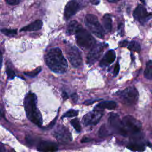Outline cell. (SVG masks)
I'll use <instances>...</instances> for the list:
<instances>
[{"label": "cell", "mask_w": 152, "mask_h": 152, "mask_svg": "<svg viewBox=\"0 0 152 152\" xmlns=\"http://www.w3.org/2000/svg\"><path fill=\"white\" fill-rule=\"evenodd\" d=\"M45 61L48 66L54 72L62 74L67 69V62L59 48L50 49L45 55Z\"/></svg>", "instance_id": "1"}, {"label": "cell", "mask_w": 152, "mask_h": 152, "mask_svg": "<svg viewBox=\"0 0 152 152\" xmlns=\"http://www.w3.org/2000/svg\"><path fill=\"white\" fill-rule=\"evenodd\" d=\"M37 98L33 93H28L24 99V108L28 119L34 124L41 126L42 119L41 114L36 106Z\"/></svg>", "instance_id": "2"}, {"label": "cell", "mask_w": 152, "mask_h": 152, "mask_svg": "<svg viewBox=\"0 0 152 152\" xmlns=\"http://www.w3.org/2000/svg\"><path fill=\"white\" fill-rule=\"evenodd\" d=\"M76 41L77 44L82 48L90 49L96 43L93 37L85 28L79 24L75 33Z\"/></svg>", "instance_id": "3"}, {"label": "cell", "mask_w": 152, "mask_h": 152, "mask_svg": "<svg viewBox=\"0 0 152 152\" xmlns=\"http://www.w3.org/2000/svg\"><path fill=\"white\" fill-rule=\"evenodd\" d=\"M84 22L88 29L97 37L103 39L104 36V31L101 24L98 21L97 17L93 14H87Z\"/></svg>", "instance_id": "4"}, {"label": "cell", "mask_w": 152, "mask_h": 152, "mask_svg": "<svg viewBox=\"0 0 152 152\" xmlns=\"http://www.w3.org/2000/svg\"><path fill=\"white\" fill-rule=\"evenodd\" d=\"M118 95L121 100L128 105L135 104L138 98V93L134 87H128L119 92Z\"/></svg>", "instance_id": "5"}, {"label": "cell", "mask_w": 152, "mask_h": 152, "mask_svg": "<svg viewBox=\"0 0 152 152\" xmlns=\"http://www.w3.org/2000/svg\"><path fill=\"white\" fill-rule=\"evenodd\" d=\"M122 122L127 134L128 132L136 134L139 132L141 129V124L140 121L131 116H125Z\"/></svg>", "instance_id": "6"}, {"label": "cell", "mask_w": 152, "mask_h": 152, "mask_svg": "<svg viewBox=\"0 0 152 152\" xmlns=\"http://www.w3.org/2000/svg\"><path fill=\"white\" fill-rule=\"evenodd\" d=\"M66 55L71 65L75 68L80 66L82 64V58L78 49L73 46H70L66 49Z\"/></svg>", "instance_id": "7"}, {"label": "cell", "mask_w": 152, "mask_h": 152, "mask_svg": "<svg viewBox=\"0 0 152 152\" xmlns=\"http://www.w3.org/2000/svg\"><path fill=\"white\" fill-rule=\"evenodd\" d=\"M104 46L102 43L94 45L92 48L87 57V63L89 65L94 64L103 53Z\"/></svg>", "instance_id": "8"}, {"label": "cell", "mask_w": 152, "mask_h": 152, "mask_svg": "<svg viewBox=\"0 0 152 152\" xmlns=\"http://www.w3.org/2000/svg\"><path fill=\"white\" fill-rule=\"evenodd\" d=\"M109 122L112 128L117 133L123 136L127 135V132L124 127L122 122L120 120L118 115L111 113L109 118Z\"/></svg>", "instance_id": "9"}, {"label": "cell", "mask_w": 152, "mask_h": 152, "mask_svg": "<svg viewBox=\"0 0 152 152\" xmlns=\"http://www.w3.org/2000/svg\"><path fill=\"white\" fill-rule=\"evenodd\" d=\"M133 15L134 18L141 24L145 23L152 18V13H148L141 5H138L137 7L133 12Z\"/></svg>", "instance_id": "10"}, {"label": "cell", "mask_w": 152, "mask_h": 152, "mask_svg": "<svg viewBox=\"0 0 152 152\" xmlns=\"http://www.w3.org/2000/svg\"><path fill=\"white\" fill-rule=\"evenodd\" d=\"M54 136L58 141L66 143L72 140V137L69 131L63 126H59L54 132Z\"/></svg>", "instance_id": "11"}, {"label": "cell", "mask_w": 152, "mask_h": 152, "mask_svg": "<svg viewBox=\"0 0 152 152\" xmlns=\"http://www.w3.org/2000/svg\"><path fill=\"white\" fill-rule=\"evenodd\" d=\"M103 113L102 111L94 110L86 114L83 118V122L86 125H96L102 116Z\"/></svg>", "instance_id": "12"}, {"label": "cell", "mask_w": 152, "mask_h": 152, "mask_svg": "<svg viewBox=\"0 0 152 152\" xmlns=\"http://www.w3.org/2000/svg\"><path fill=\"white\" fill-rule=\"evenodd\" d=\"M80 10V4L75 0H71L67 3L64 11V16L66 20L75 15Z\"/></svg>", "instance_id": "13"}, {"label": "cell", "mask_w": 152, "mask_h": 152, "mask_svg": "<svg viewBox=\"0 0 152 152\" xmlns=\"http://www.w3.org/2000/svg\"><path fill=\"white\" fill-rule=\"evenodd\" d=\"M37 150L40 152H55L58 150V145L53 142L42 141L38 145Z\"/></svg>", "instance_id": "14"}, {"label": "cell", "mask_w": 152, "mask_h": 152, "mask_svg": "<svg viewBox=\"0 0 152 152\" xmlns=\"http://www.w3.org/2000/svg\"><path fill=\"white\" fill-rule=\"evenodd\" d=\"M116 58V54L114 50H109L103 56L100 62V66H106L112 64Z\"/></svg>", "instance_id": "15"}, {"label": "cell", "mask_w": 152, "mask_h": 152, "mask_svg": "<svg viewBox=\"0 0 152 152\" xmlns=\"http://www.w3.org/2000/svg\"><path fill=\"white\" fill-rule=\"evenodd\" d=\"M42 25H43L42 21L40 20H36L35 21L31 23V24L21 28L20 29V31H30L38 30H40L42 28Z\"/></svg>", "instance_id": "16"}, {"label": "cell", "mask_w": 152, "mask_h": 152, "mask_svg": "<svg viewBox=\"0 0 152 152\" xmlns=\"http://www.w3.org/2000/svg\"><path fill=\"white\" fill-rule=\"evenodd\" d=\"M116 103L113 101H104L99 103L96 106L97 109H113L116 107Z\"/></svg>", "instance_id": "17"}, {"label": "cell", "mask_w": 152, "mask_h": 152, "mask_svg": "<svg viewBox=\"0 0 152 152\" xmlns=\"http://www.w3.org/2000/svg\"><path fill=\"white\" fill-rule=\"evenodd\" d=\"M103 23L105 29L107 31H110L112 30V19L109 14H105L103 17Z\"/></svg>", "instance_id": "18"}, {"label": "cell", "mask_w": 152, "mask_h": 152, "mask_svg": "<svg viewBox=\"0 0 152 152\" xmlns=\"http://www.w3.org/2000/svg\"><path fill=\"white\" fill-rule=\"evenodd\" d=\"M80 24L77 22L76 21H71L67 27V30H66V33L68 35H71L72 34H74L77 27Z\"/></svg>", "instance_id": "19"}, {"label": "cell", "mask_w": 152, "mask_h": 152, "mask_svg": "<svg viewBox=\"0 0 152 152\" xmlns=\"http://www.w3.org/2000/svg\"><path fill=\"white\" fill-rule=\"evenodd\" d=\"M127 148L132 151L139 152L143 151L145 150V147L142 144L138 143H131L127 146Z\"/></svg>", "instance_id": "20"}, {"label": "cell", "mask_w": 152, "mask_h": 152, "mask_svg": "<svg viewBox=\"0 0 152 152\" xmlns=\"http://www.w3.org/2000/svg\"><path fill=\"white\" fill-rule=\"evenodd\" d=\"M152 61H148L147 64V68L144 71V77L149 80H152Z\"/></svg>", "instance_id": "21"}, {"label": "cell", "mask_w": 152, "mask_h": 152, "mask_svg": "<svg viewBox=\"0 0 152 152\" xmlns=\"http://www.w3.org/2000/svg\"><path fill=\"white\" fill-rule=\"evenodd\" d=\"M128 48L129 50L137 52H140L141 50V46L140 44L135 42V41H132L128 45Z\"/></svg>", "instance_id": "22"}, {"label": "cell", "mask_w": 152, "mask_h": 152, "mask_svg": "<svg viewBox=\"0 0 152 152\" xmlns=\"http://www.w3.org/2000/svg\"><path fill=\"white\" fill-rule=\"evenodd\" d=\"M71 124H72V126L74 128V129L77 131V132H80L81 131V125L80 124L79 121L78 120L77 118H74L71 120Z\"/></svg>", "instance_id": "23"}, {"label": "cell", "mask_w": 152, "mask_h": 152, "mask_svg": "<svg viewBox=\"0 0 152 152\" xmlns=\"http://www.w3.org/2000/svg\"><path fill=\"white\" fill-rule=\"evenodd\" d=\"M1 32L3 33L4 34L8 36H14L17 34V30L14 29H7V28H3L1 30Z\"/></svg>", "instance_id": "24"}, {"label": "cell", "mask_w": 152, "mask_h": 152, "mask_svg": "<svg viewBox=\"0 0 152 152\" xmlns=\"http://www.w3.org/2000/svg\"><path fill=\"white\" fill-rule=\"evenodd\" d=\"M42 69H41V67H39V68H37L36 69H35L34 70L32 71H30V72H25L24 74L28 77H34L35 76H36L40 71H41Z\"/></svg>", "instance_id": "25"}, {"label": "cell", "mask_w": 152, "mask_h": 152, "mask_svg": "<svg viewBox=\"0 0 152 152\" xmlns=\"http://www.w3.org/2000/svg\"><path fill=\"white\" fill-rule=\"evenodd\" d=\"M78 113V112L77 110H69L67 111L64 115L63 117H73L76 116Z\"/></svg>", "instance_id": "26"}, {"label": "cell", "mask_w": 152, "mask_h": 152, "mask_svg": "<svg viewBox=\"0 0 152 152\" xmlns=\"http://www.w3.org/2000/svg\"><path fill=\"white\" fill-rule=\"evenodd\" d=\"M6 72L9 78L12 79L15 77V72L10 66H7L6 68Z\"/></svg>", "instance_id": "27"}, {"label": "cell", "mask_w": 152, "mask_h": 152, "mask_svg": "<svg viewBox=\"0 0 152 152\" xmlns=\"http://www.w3.org/2000/svg\"><path fill=\"white\" fill-rule=\"evenodd\" d=\"M107 135V131L105 129L104 126L103 125L100 128V129L99 130V135H100V137H104V136H106Z\"/></svg>", "instance_id": "28"}, {"label": "cell", "mask_w": 152, "mask_h": 152, "mask_svg": "<svg viewBox=\"0 0 152 152\" xmlns=\"http://www.w3.org/2000/svg\"><path fill=\"white\" fill-rule=\"evenodd\" d=\"M5 1L11 5H16L20 2V0H5Z\"/></svg>", "instance_id": "29"}, {"label": "cell", "mask_w": 152, "mask_h": 152, "mask_svg": "<svg viewBox=\"0 0 152 152\" xmlns=\"http://www.w3.org/2000/svg\"><path fill=\"white\" fill-rule=\"evenodd\" d=\"M119 69H120V66H119V65L118 63H117L115 66V68H114V71H113V74L115 75H116L119 71Z\"/></svg>", "instance_id": "30"}, {"label": "cell", "mask_w": 152, "mask_h": 152, "mask_svg": "<svg viewBox=\"0 0 152 152\" xmlns=\"http://www.w3.org/2000/svg\"><path fill=\"white\" fill-rule=\"evenodd\" d=\"M128 42L127 40H123V41H122V42H120L119 45H120V46H121V47H125L126 46H127V45H128Z\"/></svg>", "instance_id": "31"}, {"label": "cell", "mask_w": 152, "mask_h": 152, "mask_svg": "<svg viewBox=\"0 0 152 152\" xmlns=\"http://www.w3.org/2000/svg\"><path fill=\"white\" fill-rule=\"evenodd\" d=\"M92 139L91 138H88V137H85V138H83L81 140V142H89L90 141H91Z\"/></svg>", "instance_id": "32"}, {"label": "cell", "mask_w": 152, "mask_h": 152, "mask_svg": "<svg viewBox=\"0 0 152 152\" xmlns=\"http://www.w3.org/2000/svg\"><path fill=\"white\" fill-rule=\"evenodd\" d=\"M93 5H97L99 3V0H89Z\"/></svg>", "instance_id": "33"}, {"label": "cell", "mask_w": 152, "mask_h": 152, "mask_svg": "<svg viewBox=\"0 0 152 152\" xmlns=\"http://www.w3.org/2000/svg\"><path fill=\"white\" fill-rule=\"evenodd\" d=\"M71 97H72V100H73L74 102H76V101H77V94H75V93L73 94Z\"/></svg>", "instance_id": "34"}, {"label": "cell", "mask_w": 152, "mask_h": 152, "mask_svg": "<svg viewBox=\"0 0 152 152\" xmlns=\"http://www.w3.org/2000/svg\"><path fill=\"white\" fill-rule=\"evenodd\" d=\"M2 53L0 52V69L2 66Z\"/></svg>", "instance_id": "35"}, {"label": "cell", "mask_w": 152, "mask_h": 152, "mask_svg": "<svg viewBox=\"0 0 152 152\" xmlns=\"http://www.w3.org/2000/svg\"><path fill=\"white\" fill-rule=\"evenodd\" d=\"M63 97L64 98V99H66L68 97V96L65 92H63Z\"/></svg>", "instance_id": "36"}, {"label": "cell", "mask_w": 152, "mask_h": 152, "mask_svg": "<svg viewBox=\"0 0 152 152\" xmlns=\"http://www.w3.org/2000/svg\"><path fill=\"white\" fill-rule=\"evenodd\" d=\"M108 2H112V3H115V2H116L118 1H119V0H107Z\"/></svg>", "instance_id": "37"}, {"label": "cell", "mask_w": 152, "mask_h": 152, "mask_svg": "<svg viewBox=\"0 0 152 152\" xmlns=\"http://www.w3.org/2000/svg\"><path fill=\"white\" fill-rule=\"evenodd\" d=\"M0 152H2V150L0 148Z\"/></svg>", "instance_id": "38"}]
</instances>
